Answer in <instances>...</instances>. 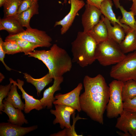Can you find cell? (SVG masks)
<instances>
[{
  "instance_id": "cell-9",
  "label": "cell",
  "mask_w": 136,
  "mask_h": 136,
  "mask_svg": "<svg viewBox=\"0 0 136 136\" xmlns=\"http://www.w3.org/2000/svg\"><path fill=\"white\" fill-rule=\"evenodd\" d=\"M55 105V109H51L50 112L54 115L55 118L53 123L54 125L59 123L60 128L70 129L72 127L70 122L71 116L75 113L76 110L68 106L59 104Z\"/></svg>"
},
{
  "instance_id": "cell-41",
  "label": "cell",
  "mask_w": 136,
  "mask_h": 136,
  "mask_svg": "<svg viewBox=\"0 0 136 136\" xmlns=\"http://www.w3.org/2000/svg\"><path fill=\"white\" fill-rule=\"evenodd\" d=\"M128 0L132 1L133 0Z\"/></svg>"
},
{
  "instance_id": "cell-39",
  "label": "cell",
  "mask_w": 136,
  "mask_h": 136,
  "mask_svg": "<svg viewBox=\"0 0 136 136\" xmlns=\"http://www.w3.org/2000/svg\"><path fill=\"white\" fill-rule=\"evenodd\" d=\"M7 0H0V7H1L3 5Z\"/></svg>"
},
{
  "instance_id": "cell-19",
  "label": "cell",
  "mask_w": 136,
  "mask_h": 136,
  "mask_svg": "<svg viewBox=\"0 0 136 136\" xmlns=\"http://www.w3.org/2000/svg\"><path fill=\"white\" fill-rule=\"evenodd\" d=\"M104 16L101 15L99 22L88 33L98 44L108 39L107 29L104 22Z\"/></svg>"
},
{
  "instance_id": "cell-23",
  "label": "cell",
  "mask_w": 136,
  "mask_h": 136,
  "mask_svg": "<svg viewBox=\"0 0 136 136\" xmlns=\"http://www.w3.org/2000/svg\"><path fill=\"white\" fill-rule=\"evenodd\" d=\"M24 77L27 82L30 83L36 88L37 95L40 94L44 88L52 81L53 79L50 77L49 73L41 78L35 79L27 73H23Z\"/></svg>"
},
{
  "instance_id": "cell-36",
  "label": "cell",
  "mask_w": 136,
  "mask_h": 136,
  "mask_svg": "<svg viewBox=\"0 0 136 136\" xmlns=\"http://www.w3.org/2000/svg\"><path fill=\"white\" fill-rule=\"evenodd\" d=\"M132 1V3L130 9L134 14L136 19V0H133Z\"/></svg>"
},
{
  "instance_id": "cell-8",
  "label": "cell",
  "mask_w": 136,
  "mask_h": 136,
  "mask_svg": "<svg viewBox=\"0 0 136 136\" xmlns=\"http://www.w3.org/2000/svg\"><path fill=\"white\" fill-rule=\"evenodd\" d=\"M83 84L79 83L77 86L71 91L65 94L58 93L56 94L54 97L55 100L53 104L65 105L72 107L80 112L81 109L79 97L80 93L83 89Z\"/></svg>"
},
{
  "instance_id": "cell-28",
  "label": "cell",
  "mask_w": 136,
  "mask_h": 136,
  "mask_svg": "<svg viewBox=\"0 0 136 136\" xmlns=\"http://www.w3.org/2000/svg\"><path fill=\"white\" fill-rule=\"evenodd\" d=\"M0 44L6 54H14L21 52L20 47L15 40H9L3 41L2 38H0Z\"/></svg>"
},
{
  "instance_id": "cell-32",
  "label": "cell",
  "mask_w": 136,
  "mask_h": 136,
  "mask_svg": "<svg viewBox=\"0 0 136 136\" xmlns=\"http://www.w3.org/2000/svg\"><path fill=\"white\" fill-rule=\"evenodd\" d=\"M123 107L124 110L136 112V96L123 102Z\"/></svg>"
},
{
  "instance_id": "cell-17",
  "label": "cell",
  "mask_w": 136,
  "mask_h": 136,
  "mask_svg": "<svg viewBox=\"0 0 136 136\" xmlns=\"http://www.w3.org/2000/svg\"><path fill=\"white\" fill-rule=\"evenodd\" d=\"M23 27L14 16L4 17L0 20V30H6L10 35L18 34L24 31Z\"/></svg>"
},
{
  "instance_id": "cell-25",
  "label": "cell",
  "mask_w": 136,
  "mask_h": 136,
  "mask_svg": "<svg viewBox=\"0 0 136 136\" xmlns=\"http://www.w3.org/2000/svg\"><path fill=\"white\" fill-rule=\"evenodd\" d=\"M17 87V85L13 84L5 100L11 104L15 108L24 110L25 104L21 100V95L18 93Z\"/></svg>"
},
{
  "instance_id": "cell-4",
  "label": "cell",
  "mask_w": 136,
  "mask_h": 136,
  "mask_svg": "<svg viewBox=\"0 0 136 136\" xmlns=\"http://www.w3.org/2000/svg\"><path fill=\"white\" fill-rule=\"evenodd\" d=\"M126 55L119 44L109 38L97 44L96 59L103 66L115 64L122 60Z\"/></svg>"
},
{
  "instance_id": "cell-35",
  "label": "cell",
  "mask_w": 136,
  "mask_h": 136,
  "mask_svg": "<svg viewBox=\"0 0 136 136\" xmlns=\"http://www.w3.org/2000/svg\"><path fill=\"white\" fill-rule=\"evenodd\" d=\"M105 0H86V3L94 6L100 9L102 2Z\"/></svg>"
},
{
  "instance_id": "cell-15",
  "label": "cell",
  "mask_w": 136,
  "mask_h": 136,
  "mask_svg": "<svg viewBox=\"0 0 136 136\" xmlns=\"http://www.w3.org/2000/svg\"><path fill=\"white\" fill-rule=\"evenodd\" d=\"M4 108L3 112L8 116V121L13 124L22 126L28 123V120L21 110L15 108L11 104L5 100H3Z\"/></svg>"
},
{
  "instance_id": "cell-20",
  "label": "cell",
  "mask_w": 136,
  "mask_h": 136,
  "mask_svg": "<svg viewBox=\"0 0 136 136\" xmlns=\"http://www.w3.org/2000/svg\"><path fill=\"white\" fill-rule=\"evenodd\" d=\"M104 22L107 29L108 38L120 44L123 40L126 35L124 29L117 23L112 26L109 21L105 17Z\"/></svg>"
},
{
  "instance_id": "cell-14",
  "label": "cell",
  "mask_w": 136,
  "mask_h": 136,
  "mask_svg": "<svg viewBox=\"0 0 136 136\" xmlns=\"http://www.w3.org/2000/svg\"><path fill=\"white\" fill-rule=\"evenodd\" d=\"M10 82L17 85L18 88L22 93V97L25 100V107L24 111L26 114L29 113L32 110L35 109L39 111L43 109L40 99H36L33 96L27 93L23 88L24 84L23 81L17 79V82L14 81L12 78L9 79Z\"/></svg>"
},
{
  "instance_id": "cell-33",
  "label": "cell",
  "mask_w": 136,
  "mask_h": 136,
  "mask_svg": "<svg viewBox=\"0 0 136 136\" xmlns=\"http://www.w3.org/2000/svg\"><path fill=\"white\" fill-rule=\"evenodd\" d=\"M38 0H22L17 14H20L30 8L38 2Z\"/></svg>"
},
{
  "instance_id": "cell-29",
  "label": "cell",
  "mask_w": 136,
  "mask_h": 136,
  "mask_svg": "<svg viewBox=\"0 0 136 136\" xmlns=\"http://www.w3.org/2000/svg\"><path fill=\"white\" fill-rule=\"evenodd\" d=\"M75 113L72 114L73 123L70 129L65 128L63 130L50 135V136H80L77 134L75 130V126L76 121L80 119H84V118L79 117L78 114L76 118L75 117Z\"/></svg>"
},
{
  "instance_id": "cell-40",
  "label": "cell",
  "mask_w": 136,
  "mask_h": 136,
  "mask_svg": "<svg viewBox=\"0 0 136 136\" xmlns=\"http://www.w3.org/2000/svg\"><path fill=\"white\" fill-rule=\"evenodd\" d=\"M66 2H67V0H64V1L63 3H66Z\"/></svg>"
},
{
  "instance_id": "cell-2",
  "label": "cell",
  "mask_w": 136,
  "mask_h": 136,
  "mask_svg": "<svg viewBox=\"0 0 136 136\" xmlns=\"http://www.w3.org/2000/svg\"><path fill=\"white\" fill-rule=\"evenodd\" d=\"M41 61L49 70L50 77L54 79L70 71L72 66V59L66 51L54 44L49 50H34L28 54Z\"/></svg>"
},
{
  "instance_id": "cell-31",
  "label": "cell",
  "mask_w": 136,
  "mask_h": 136,
  "mask_svg": "<svg viewBox=\"0 0 136 136\" xmlns=\"http://www.w3.org/2000/svg\"><path fill=\"white\" fill-rule=\"evenodd\" d=\"M13 83L10 82V83L5 86H0V114H2L4 108V104L3 103V99L6 98L10 91V88Z\"/></svg>"
},
{
  "instance_id": "cell-38",
  "label": "cell",
  "mask_w": 136,
  "mask_h": 136,
  "mask_svg": "<svg viewBox=\"0 0 136 136\" xmlns=\"http://www.w3.org/2000/svg\"><path fill=\"white\" fill-rule=\"evenodd\" d=\"M5 78L4 75L1 73H0V82H1Z\"/></svg>"
},
{
  "instance_id": "cell-37",
  "label": "cell",
  "mask_w": 136,
  "mask_h": 136,
  "mask_svg": "<svg viewBox=\"0 0 136 136\" xmlns=\"http://www.w3.org/2000/svg\"><path fill=\"white\" fill-rule=\"evenodd\" d=\"M117 133L119 135L121 136H131L129 132L123 133L121 132L117 131Z\"/></svg>"
},
{
  "instance_id": "cell-22",
  "label": "cell",
  "mask_w": 136,
  "mask_h": 136,
  "mask_svg": "<svg viewBox=\"0 0 136 136\" xmlns=\"http://www.w3.org/2000/svg\"><path fill=\"white\" fill-rule=\"evenodd\" d=\"M113 0L116 7L119 9L122 14V17H119L118 18L119 22L136 31V19L134 13L131 11H126L120 5V0Z\"/></svg>"
},
{
  "instance_id": "cell-26",
  "label": "cell",
  "mask_w": 136,
  "mask_h": 136,
  "mask_svg": "<svg viewBox=\"0 0 136 136\" xmlns=\"http://www.w3.org/2000/svg\"><path fill=\"white\" fill-rule=\"evenodd\" d=\"M122 95L123 102L136 96V81L130 80L123 82Z\"/></svg>"
},
{
  "instance_id": "cell-16",
  "label": "cell",
  "mask_w": 136,
  "mask_h": 136,
  "mask_svg": "<svg viewBox=\"0 0 136 136\" xmlns=\"http://www.w3.org/2000/svg\"><path fill=\"white\" fill-rule=\"evenodd\" d=\"M62 76L54 79L53 85L45 89L43 93L42 98L40 99L43 109L46 107L47 109H51L53 101L55 100L54 95L56 91L61 89L60 85L63 81Z\"/></svg>"
},
{
  "instance_id": "cell-21",
  "label": "cell",
  "mask_w": 136,
  "mask_h": 136,
  "mask_svg": "<svg viewBox=\"0 0 136 136\" xmlns=\"http://www.w3.org/2000/svg\"><path fill=\"white\" fill-rule=\"evenodd\" d=\"M118 44L125 54L136 51V31L130 28L126 32L123 40Z\"/></svg>"
},
{
  "instance_id": "cell-11",
  "label": "cell",
  "mask_w": 136,
  "mask_h": 136,
  "mask_svg": "<svg viewBox=\"0 0 136 136\" xmlns=\"http://www.w3.org/2000/svg\"><path fill=\"white\" fill-rule=\"evenodd\" d=\"M81 16V23L83 31L88 33L99 21L102 14L100 10L87 3Z\"/></svg>"
},
{
  "instance_id": "cell-1",
  "label": "cell",
  "mask_w": 136,
  "mask_h": 136,
  "mask_svg": "<svg viewBox=\"0 0 136 136\" xmlns=\"http://www.w3.org/2000/svg\"><path fill=\"white\" fill-rule=\"evenodd\" d=\"M84 92L80 96L81 111L91 119L103 125V115L110 96V88L103 76H85L83 79Z\"/></svg>"
},
{
  "instance_id": "cell-7",
  "label": "cell",
  "mask_w": 136,
  "mask_h": 136,
  "mask_svg": "<svg viewBox=\"0 0 136 136\" xmlns=\"http://www.w3.org/2000/svg\"><path fill=\"white\" fill-rule=\"evenodd\" d=\"M23 39L39 45L40 47H49L52 45V38L46 32L36 28L27 29L20 33L10 35L5 38V41Z\"/></svg>"
},
{
  "instance_id": "cell-30",
  "label": "cell",
  "mask_w": 136,
  "mask_h": 136,
  "mask_svg": "<svg viewBox=\"0 0 136 136\" xmlns=\"http://www.w3.org/2000/svg\"><path fill=\"white\" fill-rule=\"evenodd\" d=\"M20 47L22 52L24 53L25 55H28L29 53L33 51L38 47H40L38 45L21 39L15 40Z\"/></svg>"
},
{
  "instance_id": "cell-10",
  "label": "cell",
  "mask_w": 136,
  "mask_h": 136,
  "mask_svg": "<svg viewBox=\"0 0 136 136\" xmlns=\"http://www.w3.org/2000/svg\"><path fill=\"white\" fill-rule=\"evenodd\" d=\"M71 7L68 14L62 19L56 21L54 27L60 25L61 26L60 33L62 35L65 34L71 27L79 11L85 5L83 0H69Z\"/></svg>"
},
{
  "instance_id": "cell-13",
  "label": "cell",
  "mask_w": 136,
  "mask_h": 136,
  "mask_svg": "<svg viewBox=\"0 0 136 136\" xmlns=\"http://www.w3.org/2000/svg\"><path fill=\"white\" fill-rule=\"evenodd\" d=\"M38 128L37 125L23 127L9 122H2L0 123V136H23Z\"/></svg>"
},
{
  "instance_id": "cell-3",
  "label": "cell",
  "mask_w": 136,
  "mask_h": 136,
  "mask_svg": "<svg viewBox=\"0 0 136 136\" xmlns=\"http://www.w3.org/2000/svg\"><path fill=\"white\" fill-rule=\"evenodd\" d=\"M71 44L73 62L84 67L91 64L96 60L97 44L88 33L79 31Z\"/></svg>"
},
{
  "instance_id": "cell-24",
  "label": "cell",
  "mask_w": 136,
  "mask_h": 136,
  "mask_svg": "<svg viewBox=\"0 0 136 136\" xmlns=\"http://www.w3.org/2000/svg\"><path fill=\"white\" fill-rule=\"evenodd\" d=\"M39 7L37 2L28 9L14 16L23 27L30 28H31L30 25V19L34 15L39 14Z\"/></svg>"
},
{
  "instance_id": "cell-5",
  "label": "cell",
  "mask_w": 136,
  "mask_h": 136,
  "mask_svg": "<svg viewBox=\"0 0 136 136\" xmlns=\"http://www.w3.org/2000/svg\"><path fill=\"white\" fill-rule=\"evenodd\" d=\"M110 75L115 80L123 82L130 80L136 81V51L126 55L113 66Z\"/></svg>"
},
{
  "instance_id": "cell-34",
  "label": "cell",
  "mask_w": 136,
  "mask_h": 136,
  "mask_svg": "<svg viewBox=\"0 0 136 136\" xmlns=\"http://www.w3.org/2000/svg\"><path fill=\"white\" fill-rule=\"evenodd\" d=\"M6 54L4 51L1 44H0V60L6 69L8 71H10L12 69L9 67L5 63L4 61V59Z\"/></svg>"
},
{
  "instance_id": "cell-6",
  "label": "cell",
  "mask_w": 136,
  "mask_h": 136,
  "mask_svg": "<svg viewBox=\"0 0 136 136\" xmlns=\"http://www.w3.org/2000/svg\"><path fill=\"white\" fill-rule=\"evenodd\" d=\"M123 82L115 80L109 84L110 96L106 108V116L109 119L116 118L124 109L122 92Z\"/></svg>"
},
{
  "instance_id": "cell-27",
  "label": "cell",
  "mask_w": 136,
  "mask_h": 136,
  "mask_svg": "<svg viewBox=\"0 0 136 136\" xmlns=\"http://www.w3.org/2000/svg\"><path fill=\"white\" fill-rule=\"evenodd\" d=\"M22 0H7L3 5L4 17L13 16L17 12Z\"/></svg>"
},
{
  "instance_id": "cell-42",
  "label": "cell",
  "mask_w": 136,
  "mask_h": 136,
  "mask_svg": "<svg viewBox=\"0 0 136 136\" xmlns=\"http://www.w3.org/2000/svg\"></svg>"
},
{
  "instance_id": "cell-12",
  "label": "cell",
  "mask_w": 136,
  "mask_h": 136,
  "mask_svg": "<svg viewBox=\"0 0 136 136\" xmlns=\"http://www.w3.org/2000/svg\"><path fill=\"white\" fill-rule=\"evenodd\" d=\"M117 120L115 127L132 136H136V112L123 110Z\"/></svg>"
},
{
  "instance_id": "cell-18",
  "label": "cell",
  "mask_w": 136,
  "mask_h": 136,
  "mask_svg": "<svg viewBox=\"0 0 136 136\" xmlns=\"http://www.w3.org/2000/svg\"><path fill=\"white\" fill-rule=\"evenodd\" d=\"M113 4L112 0H105L101 3L100 9L102 14L107 18L113 26L118 23L126 31L130 29L128 26L121 23L117 19L112 9Z\"/></svg>"
}]
</instances>
